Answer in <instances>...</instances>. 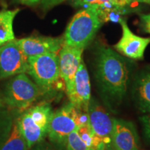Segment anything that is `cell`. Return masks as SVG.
<instances>
[{"mask_svg": "<svg viewBox=\"0 0 150 150\" xmlns=\"http://www.w3.org/2000/svg\"><path fill=\"white\" fill-rule=\"evenodd\" d=\"M95 77L107 100L118 104L127 91L129 79L128 62L110 47L100 46L95 61Z\"/></svg>", "mask_w": 150, "mask_h": 150, "instance_id": "obj_1", "label": "cell"}, {"mask_svg": "<svg viewBox=\"0 0 150 150\" xmlns=\"http://www.w3.org/2000/svg\"><path fill=\"white\" fill-rule=\"evenodd\" d=\"M53 110L48 103L30 106L18 118L20 131L28 149L44 140L47 136Z\"/></svg>", "mask_w": 150, "mask_h": 150, "instance_id": "obj_2", "label": "cell"}, {"mask_svg": "<svg viewBox=\"0 0 150 150\" xmlns=\"http://www.w3.org/2000/svg\"><path fill=\"white\" fill-rule=\"evenodd\" d=\"M102 22L93 9L81 8L74 15L65 29L63 43L84 50L89 45Z\"/></svg>", "mask_w": 150, "mask_h": 150, "instance_id": "obj_3", "label": "cell"}, {"mask_svg": "<svg viewBox=\"0 0 150 150\" xmlns=\"http://www.w3.org/2000/svg\"><path fill=\"white\" fill-rule=\"evenodd\" d=\"M40 94V88L26 73L14 76L7 83L4 100L11 108L24 111L31 106Z\"/></svg>", "mask_w": 150, "mask_h": 150, "instance_id": "obj_4", "label": "cell"}, {"mask_svg": "<svg viewBox=\"0 0 150 150\" xmlns=\"http://www.w3.org/2000/svg\"><path fill=\"white\" fill-rule=\"evenodd\" d=\"M27 72L38 87L50 88L59 78V55L47 53L28 57Z\"/></svg>", "mask_w": 150, "mask_h": 150, "instance_id": "obj_5", "label": "cell"}, {"mask_svg": "<svg viewBox=\"0 0 150 150\" xmlns=\"http://www.w3.org/2000/svg\"><path fill=\"white\" fill-rule=\"evenodd\" d=\"M78 108L72 103L64 105L54 112L48 130V138L60 149H65L68 135L78 128L76 115Z\"/></svg>", "mask_w": 150, "mask_h": 150, "instance_id": "obj_6", "label": "cell"}, {"mask_svg": "<svg viewBox=\"0 0 150 150\" xmlns=\"http://www.w3.org/2000/svg\"><path fill=\"white\" fill-rule=\"evenodd\" d=\"M28 57L16 39L0 47V78L27 73Z\"/></svg>", "mask_w": 150, "mask_h": 150, "instance_id": "obj_7", "label": "cell"}, {"mask_svg": "<svg viewBox=\"0 0 150 150\" xmlns=\"http://www.w3.org/2000/svg\"><path fill=\"white\" fill-rule=\"evenodd\" d=\"M119 23L121 25L122 34L114 47L118 52L129 59H143L146 48L150 43V38H142L134 34L129 29L125 19H122Z\"/></svg>", "mask_w": 150, "mask_h": 150, "instance_id": "obj_8", "label": "cell"}, {"mask_svg": "<svg viewBox=\"0 0 150 150\" xmlns=\"http://www.w3.org/2000/svg\"><path fill=\"white\" fill-rule=\"evenodd\" d=\"M88 113L89 125L94 134L101 138L106 145L112 144L114 118L110 117L107 111L94 99L90 100Z\"/></svg>", "mask_w": 150, "mask_h": 150, "instance_id": "obj_9", "label": "cell"}, {"mask_svg": "<svg viewBox=\"0 0 150 150\" xmlns=\"http://www.w3.org/2000/svg\"><path fill=\"white\" fill-rule=\"evenodd\" d=\"M83 50L63 43L58 53L60 76L64 81L66 93L72 88L75 74L83 61L82 54Z\"/></svg>", "mask_w": 150, "mask_h": 150, "instance_id": "obj_10", "label": "cell"}, {"mask_svg": "<svg viewBox=\"0 0 150 150\" xmlns=\"http://www.w3.org/2000/svg\"><path fill=\"white\" fill-rule=\"evenodd\" d=\"M70 102L79 109L88 112L91 100V83L88 72L82 61L76 71L72 88L67 92Z\"/></svg>", "mask_w": 150, "mask_h": 150, "instance_id": "obj_11", "label": "cell"}, {"mask_svg": "<svg viewBox=\"0 0 150 150\" xmlns=\"http://www.w3.org/2000/svg\"><path fill=\"white\" fill-rule=\"evenodd\" d=\"M27 57L47 53H59L63 45V37L54 38L32 35L17 40Z\"/></svg>", "mask_w": 150, "mask_h": 150, "instance_id": "obj_12", "label": "cell"}, {"mask_svg": "<svg viewBox=\"0 0 150 150\" xmlns=\"http://www.w3.org/2000/svg\"><path fill=\"white\" fill-rule=\"evenodd\" d=\"M139 138L131 122L114 118L112 145L115 150H138Z\"/></svg>", "mask_w": 150, "mask_h": 150, "instance_id": "obj_13", "label": "cell"}, {"mask_svg": "<svg viewBox=\"0 0 150 150\" xmlns=\"http://www.w3.org/2000/svg\"><path fill=\"white\" fill-rule=\"evenodd\" d=\"M132 93L136 107L142 112H150V72L142 71L137 75Z\"/></svg>", "mask_w": 150, "mask_h": 150, "instance_id": "obj_14", "label": "cell"}, {"mask_svg": "<svg viewBox=\"0 0 150 150\" xmlns=\"http://www.w3.org/2000/svg\"><path fill=\"white\" fill-rule=\"evenodd\" d=\"M0 150H29L20 131L18 118L11 122L0 141Z\"/></svg>", "mask_w": 150, "mask_h": 150, "instance_id": "obj_15", "label": "cell"}, {"mask_svg": "<svg viewBox=\"0 0 150 150\" xmlns=\"http://www.w3.org/2000/svg\"><path fill=\"white\" fill-rule=\"evenodd\" d=\"M20 9L0 11V47L14 40L13 21Z\"/></svg>", "mask_w": 150, "mask_h": 150, "instance_id": "obj_16", "label": "cell"}, {"mask_svg": "<svg viewBox=\"0 0 150 150\" xmlns=\"http://www.w3.org/2000/svg\"><path fill=\"white\" fill-rule=\"evenodd\" d=\"M93 9L98 14L102 22H114L118 23L123 19L125 15L128 13L130 11L126 6H97Z\"/></svg>", "mask_w": 150, "mask_h": 150, "instance_id": "obj_17", "label": "cell"}, {"mask_svg": "<svg viewBox=\"0 0 150 150\" xmlns=\"http://www.w3.org/2000/svg\"><path fill=\"white\" fill-rule=\"evenodd\" d=\"M81 140L91 150H105L106 145L103 140L94 134L89 123L81 125L76 129Z\"/></svg>", "mask_w": 150, "mask_h": 150, "instance_id": "obj_18", "label": "cell"}, {"mask_svg": "<svg viewBox=\"0 0 150 150\" xmlns=\"http://www.w3.org/2000/svg\"><path fill=\"white\" fill-rule=\"evenodd\" d=\"M65 149L66 150H91L79 136L76 129L67 136Z\"/></svg>", "mask_w": 150, "mask_h": 150, "instance_id": "obj_19", "label": "cell"}, {"mask_svg": "<svg viewBox=\"0 0 150 150\" xmlns=\"http://www.w3.org/2000/svg\"><path fill=\"white\" fill-rule=\"evenodd\" d=\"M73 6L81 8H94L98 4V0H70Z\"/></svg>", "mask_w": 150, "mask_h": 150, "instance_id": "obj_20", "label": "cell"}, {"mask_svg": "<svg viewBox=\"0 0 150 150\" xmlns=\"http://www.w3.org/2000/svg\"><path fill=\"white\" fill-rule=\"evenodd\" d=\"M131 1L132 0H98L97 6L114 5L117 6H127Z\"/></svg>", "mask_w": 150, "mask_h": 150, "instance_id": "obj_21", "label": "cell"}, {"mask_svg": "<svg viewBox=\"0 0 150 150\" xmlns=\"http://www.w3.org/2000/svg\"><path fill=\"white\" fill-rule=\"evenodd\" d=\"M140 121L142 124L144 135L147 139L150 140V115L142 116L140 117Z\"/></svg>", "mask_w": 150, "mask_h": 150, "instance_id": "obj_22", "label": "cell"}, {"mask_svg": "<svg viewBox=\"0 0 150 150\" xmlns=\"http://www.w3.org/2000/svg\"><path fill=\"white\" fill-rule=\"evenodd\" d=\"M140 20L144 31L150 34V14L141 15Z\"/></svg>", "mask_w": 150, "mask_h": 150, "instance_id": "obj_23", "label": "cell"}, {"mask_svg": "<svg viewBox=\"0 0 150 150\" xmlns=\"http://www.w3.org/2000/svg\"><path fill=\"white\" fill-rule=\"evenodd\" d=\"M65 0H41V5L45 10L52 8V7L60 4Z\"/></svg>", "mask_w": 150, "mask_h": 150, "instance_id": "obj_24", "label": "cell"}, {"mask_svg": "<svg viewBox=\"0 0 150 150\" xmlns=\"http://www.w3.org/2000/svg\"><path fill=\"white\" fill-rule=\"evenodd\" d=\"M29 150H58L55 147L50 145L47 142H44V140L42 142H39L36 145L33 146L29 149Z\"/></svg>", "mask_w": 150, "mask_h": 150, "instance_id": "obj_25", "label": "cell"}, {"mask_svg": "<svg viewBox=\"0 0 150 150\" xmlns=\"http://www.w3.org/2000/svg\"><path fill=\"white\" fill-rule=\"evenodd\" d=\"M41 0H19V1L22 4L27 6H33L37 4Z\"/></svg>", "mask_w": 150, "mask_h": 150, "instance_id": "obj_26", "label": "cell"}, {"mask_svg": "<svg viewBox=\"0 0 150 150\" xmlns=\"http://www.w3.org/2000/svg\"><path fill=\"white\" fill-rule=\"evenodd\" d=\"M2 106V99H1V97H0V107Z\"/></svg>", "mask_w": 150, "mask_h": 150, "instance_id": "obj_27", "label": "cell"}, {"mask_svg": "<svg viewBox=\"0 0 150 150\" xmlns=\"http://www.w3.org/2000/svg\"><path fill=\"white\" fill-rule=\"evenodd\" d=\"M138 1H142V2H145V3H147L148 0H138Z\"/></svg>", "mask_w": 150, "mask_h": 150, "instance_id": "obj_28", "label": "cell"}, {"mask_svg": "<svg viewBox=\"0 0 150 150\" xmlns=\"http://www.w3.org/2000/svg\"><path fill=\"white\" fill-rule=\"evenodd\" d=\"M147 4H150V0H148Z\"/></svg>", "mask_w": 150, "mask_h": 150, "instance_id": "obj_29", "label": "cell"}]
</instances>
